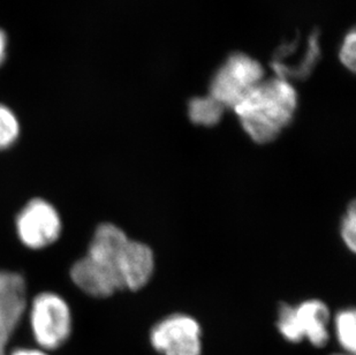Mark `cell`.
Masks as SVG:
<instances>
[{
	"instance_id": "9",
	"label": "cell",
	"mask_w": 356,
	"mask_h": 355,
	"mask_svg": "<svg viewBox=\"0 0 356 355\" xmlns=\"http://www.w3.org/2000/svg\"><path fill=\"white\" fill-rule=\"evenodd\" d=\"M338 342L347 353L355 354L356 314L354 309H343L336 316L334 321Z\"/></svg>"
},
{
	"instance_id": "13",
	"label": "cell",
	"mask_w": 356,
	"mask_h": 355,
	"mask_svg": "<svg viewBox=\"0 0 356 355\" xmlns=\"http://www.w3.org/2000/svg\"><path fill=\"white\" fill-rule=\"evenodd\" d=\"M7 355H52V353L47 352L45 349H40L38 346H17L10 349Z\"/></svg>"
},
{
	"instance_id": "5",
	"label": "cell",
	"mask_w": 356,
	"mask_h": 355,
	"mask_svg": "<svg viewBox=\"0 0 356 355\" xmlns=\"http://www.w3.org/2000/svg\"><path fill=\"white\" fill-rule=\"evenodd\" d=\"M329 308L322 301L308 300L296 307L280 306L277 326L289 342L308 339L314 346L323 347L329 340Z\"/></svg>"
},
{
	"instance_id": "7",
	"label": "cell",
	"mask_w": 356,
	"mask_h": 355,
	"mask_svg": "<svg viewBox=\"0 0 356 355\" xmlns=\"http://www.w3.org/2000/svg\"><path fill=\"white\" fill-rule=\"evenodd\" d=\"M155 269L154 253L142 242L129 240L120 265L124 290L138 291L148 284Z\"/></svg>"
},
{
	"instance_id": "6",
	"label": "cell",
	"mask_w": 356,
	"mask_h": 355,
	"mask_svg": "<svg viewBox=\"0 0 356 355\" xmlns=\"http://www.w3.org/2000/svg\"><path fill=\"white\" fill-rule=\"evenodd\" d=\"M201 326L191 316L172 315L152 328L150 342L163 355H201Z\"/></svg>"
},
{
	"instance_id": "1",
	"label": "cell",
	"mask_w": 356,
	"mask_h": 355,
	"mask_svg": "<svg viewBox=\"0 0 356 355\" xmlns=\"http://www.w3.org/2000/svg\"><path fill=\"white\" fill-rule=\"evenodd\" d=\"M296 107L292 82L275 77L257 84L233 111L252 141L269 143L291 124Z\"/></svg>"
},
{
	"instance_id": "4",
	"label": "cell",
	"mask_w": 356,
	"mask_h": 355,
	"mask_svg": "<svg viewBox=\"0 0 356 355\" xmlns=\"http://www.w3.org/2000/svg\"><path fill=\"white\" fill-rule=\"evenodd\" d=\"M14 226L21 245L31 251H42L60 239L64 223L60 212L50 201L34 198L17 212Z\"/></svg>"
},
{
	"instance_id": "3",
	"label": "cell",
	"mask_w": 356,
	"mask_h": 355,
	"mask_svg": "<svg viewBox=\"0 0 356 355\" xmlns=\"http://www.w3.org/2000/svg\"><path fill=\"white\" fill-rule=\"evenodd\" d=\"M264 77L266 71L259 61L248 54H233L212 77L209 95L233 110Z\"/></svg>"
},
{
	"instance_id": "10",
	"label": "cell",
	"mask_w": 356,
	"mask_h": 355,
	"mask_svg": "<svg viewBox=\"0 0 356 355\" xmlns=\"http://www.w3.org/2000/svg\"><path fill=\"white\" fill-rule=\"evenodd\" d=\"M20 123L13 111L0 104V152L13 147L20 138Z\"/></svg>"
},
{
	"instance_id": "2",
	"label": "cell",
	"mask_w": 356,
	"mask_h": 355,
	"mask_svg": "<svg viewBox=\"0 0 356 355\" xmlns=\"http://www.w3.org/2000/svg\"><path fill=\"white\" fill-rule=\"evenodd\" d=\"M28 323L34 345L54 353L67 344L73 333V313L57 292L43 291L31 300Z\"/></svg>"
},
{
	"instance_id": "14",
	"label": "cell",
	"mask_w": 356,
	"mask_h": 355,
	"mask_svg": "<svg viewBox=\"0 0 356 355\" xmlns=\"http://www.w3.org/2000/svg\"><path fill=\"white\" fill-rule=\"evenodd\" d=\"M6 35L3 31H0V65L3 64L5 57H6Z\"/></svg>"
},
{
	"instance_id": "11",
	"label": "cell",
	"mask_w": 356,
	"mask_h": 355,
	"mask_svg": "<svg viewBox=\"0 0 356 355\" xmlns=\"http://www.w3.org/2000/svg\"><path fill=\"white\" fill-rule=\"evenodd\" d=\"M339 59L341 64L350 70L352 73L355 72L356 68V33L350 31L343 40L339 51Z\"/></svg>"
},
{
	"instance_id": "8",
	"label": "cell",
	"mask_w": 356,
	"mask_h": 355,
	"mask_svg": "<svg viewBox=\"0 0 356 355\" xmlns=\"http://www.w3.org/2000/svg\"><path fill=\"white\" fill-rule=\"evenodd\" d=\"M225 107L210 95L203 97H194L188 104L189 119L194 124L211 127L222 120Z\"/></svg>"
},
{
	"instance_id": "12",
	"label": "cell",
	"mask_w": 356,
	"mask_h": 355,
	"mask_svg": "<svg viewBox=\"0 0 356 355\" xmlns=\"http://www.w3.org/2000/svg\"><path fill=\"white\" fill-rule=\"evenodd\" d=\"M341 238L352 251L356 249V210L352 203L341 223Z\"/></svg>"
}]
</instances>
